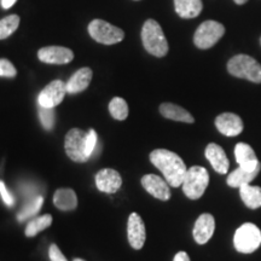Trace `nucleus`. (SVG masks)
<instances>
[{
	"instance_id": "34",
	"label": "nucleus",
	"mask_w": 261,
	"mask_h": 261,
	"mask_svg": "<svg viewBox=\"0 0 261 261\" xmlns=\"http://www.w3.org/2000/svg\"><path fill=\"white\" fill-rule=\"evenodd\" d=\"M16 2H17V0H0V3H2V8L5 10L11 8Z\"/></svg>"
},
{
	"instance_id": "6",
	"label": "nucleus",
	"mask_w": 261,
	"mask_h": 261,
	"mask_svg": "<svg viewBox=\"0 0 261 261\" xmlns=\"http://www.w3.org/2000/svg\"><path fill=\"white\" fill-rule=\"evenodd\" d=\"M233 244L237 252L250 254L255 252L261 246L260 228L252 223H246L240 226L234 232Z\"/></svg>"
},
{
	"instance_id": "32",
	"label": "nucleus",
	"mask_w": 261,
	"mask_h": 261,
	"mask_svg": "<svg viewBox=\"0 0 261 261\" xmlns=\"http://www.w3.org/2000/svg\"><path fill=\"white\" fill-rule=\"evenodd\" d=\"M50 259L51 261H67L65 256L62 254L60 248L56 244H52L50 247Z\"/></svg>"
},
{
	"instance_id": "9",
	"label": "nucleus",
	"mask_w": 261,
	"mask_h": 261,
	"mask_svg": "<svg viewBox=\"0 0 261 261\" xmlns=\"http://www.w3.org/2000/svg\"><path fill=\"white\" fill-rule=\"evenodd\" d=\"M67 84L62 80H55L44 87L38 97L39 106L45 108H55L62 103L67 93Z\"/></svg>"
},
{
	"instance_id": "18",
	"label": "nucleus",
	"mask_w": 261,
	"mask_h": 261,
	"mask_svg": "<svg viewBox=\"0 0 261 261\" xmlns=\"http://www.w3.org/2000/svg\"><path fill=\"white\" fill-rule=\"evenodd\" d=\"M93 73L89 67H84L81 69L76 70L67 83V91L68 93L75 94L83 92L89 87V85L92 81Z\"/></svg>"
},
{
	"instance_id": "28",
	"label": "nucleus",
	"mask_w": 261,
	"mask_h": 261,
	"mask_svg": "<svg viewBox=\"0 0 261 261\" xmlns=\"http://www.w3.org/2000/svg\"><path fill=\"white\" fill-rule=\"evenodd\" d=\"M39 116H40V121L44 126V128L51 129L55 125V112L54 108H45L40 106L39 109Z\"/></svg>"
},
{
	"instance_id": "24",
	"label": "nucleus",
	"mask_w": 261,
	"mask_h": 261,
	"mask_svg": "<svg viewBox=\"0 0 261 261\" xmlns=\"http://www.w3.org/2000/svg\"><path fill=\"white\" fill-rule=\"evenodd\" d=\"M51 224H52V215L51 214L40 215V217L33 219L31 223L27 225V227H25V236L27 237L37 236L40 231L50 227Z\"/></svg>"
},
{
	"instance_id": "5",
	"label": "nucleus",
	"mask_w": 261,
	"mask_h": 261,
	"mask_svg": "<svg viewBox=\"0 0 261 261\" xmlns=\"http://www.w3.org/2000/svg\"><path fill=\"white\" fill-rule=\"evenodd\" d=\"M87 137L89 130L85 132L81 128H71L65 136V152L74 162L84 163L90 160L91 156L87 154Z\"/></svg>"
},
{
	"instance_id": "13",
	"label": "nucleus",
	"mask_w": 261,
	"mask_h": 261,
	"mask_svg": "<svg viewBox=\"0 0 261 261\" xmlns=\"http://www.w3.org/2000/svg\"><path fill=\"white\" fill-rule=\"evenodd\" d=\"M96 185L99 191L106 194H115L121 188L122 178L115 169L104 168L96 174Z\"/></svg>"
},
{
	"instance_id": "17",
	"label": "nucleus",
	"mask_w": 261,
	"mask_h": 261,
	"mask_svg": "<svg viewBox=\"0 0 261 261\" xmlns=\"http://www.w3.org/2000/svg\"><path fill=\"white\" fill-rule=\"evenodd\" d=\"M205 158L211 162L215 172L220 173V174H226L228 167H230V161L220 145L214 144V143L208 144L205 148Z\"/></svg>"
},
{
	"instance_id": "23",
	"label": "nucleus",
	"mask_w": 261,
	"mask_h": 261,
	"mask_svg": "<svg viewBox=\"0 0 261 261\" xmlns=\"http://www.w3.org/2000/svg\"><path fill=\"white\" fill-rule=\"evenodd\" d=\"M234 158L238 166H253L259 163L255 152L252 146L246 144V143H238L234 148Z\"/></svg>"
},
{
	"instance_id": "3",
	"label": "nucleus",
	"mask_w": 261,
	"mask_h": 261,
	"mask_svg": "<svg viewBox=\"0 0 261 261\" xmlns=\"http://www.w3.org/2000/svg\"><path fill=\"white\" fill-rule=\"evenodd\" d=\"M228 73L240 79L261 84V64L247 55H237L227 63Z\"/></svg>"
},
{
	"instance_id": "4",
	"label": "nucleus",
	"mask_w": 261,
	"mask_h": 261,
	"mask_svg": "<svg viewBox=\"0 0 261 261\" xmlns=\"http://www.w3.org/2000/svg\"><path fill=\"white\" fill-rule=\"evenodd\" d=\"M208 184H210V174L207 169L201 166H192L185 174L181 188L188 198L198 200L203 196Z\"/></svg>"
},
{
	"instance_id": "14",
	"label": "nucleus",
	"mask_w": 261,
	"mask_h": 261,
	"mask_svg": "<svg viewBox=\"0 0 261 261\" xmlns=\"http://www.w3.org/2000/svg\"><path fill=\"white\" fill-rule=\"evenodd\" d=\"M215 126L221 135L226 137H236L243 130L242 119L232 113L220 114L215 119Z\"/></svg>"
},
{
	"instance_id": "19",
	"label": "nucleus",
	"mask_w": 261,
	"mask_h": 261,
	"mask_svg": "<svg viewBox=\"0 0 261 261\" xmlns=\"http://www.w3.org/2000/svg\"><path fill=\"white\" fill-rule=\"evenodd\" d=\"M160 113H161V115L163 117H166V119L168 120H173V121L187 123L195 122L194 116H192L187 109L177 106V104L162 103L161 106H160Z\"/></svg>"
},
{
	"instance_id": "31",
	"label": "nucleus",
	"mask_w": 261,
	"mask_h": 261,
	"mask_svg": "<svg viewBox=\"0 0 261 261\" xmlns=\"http://www.w3.org/2000/svg\"><path fill=\"white\" fill-rule=\"evenodd\" d=\"M0 194H2V198L4 201V203L8 205V207H12L15 203V198L14 196L10 194L8 189H6V185L4 181L0 182Z\"/></svg>"
},
{
	"instance_id": "25",
	"label": "nucleus",
	"mask_w": 261,
	"mask_h": 261,
	"mask_svg": "<svg viewBox=\"0 0 261 261\" xmlns=\"http://www.w3.org/2000/svg\"><path fill=\"white\" fill-rule=\"evenodd\" d=\"M109 112L114 119L123 121L128 116V106H127L126 100L123 98L115 97L109 103Z\"/></svg>"
},
{
	"instance_id": "22",
	"label": "nucleus",
	"mask_w": 261,
	"mask_h": 261,
	"mask_svg": "<svg viewBox=\"0 0 261 261\" xmlns=\"http://www.w3.org/2000/svg\"><path fill=\"white\" fill-rule=\"evenodd\" d=\"M240 195L244 204L250 210L261 207V188L250 184H244L240 188Z\"/></svg>"
},
{
	"instance_id": "7",
	"label": "nucleus",
	"mask_w": 261,
	"mask_h": 261,
	"mask_svg": "<svg viewBox=\"0 0 261 261\" xmlns=\"http://www.w3.org/2000/svg\"><path fill=\"white\" fill-rule=\"evenodd\" d=\"M90 35L97 42L103 45H114L122 41L125 38V33L122 29L110 24L109 22L103 19H93L89 24Z\"/></svg>"
},
{
	"instance_id": "27",
	"label": "nucleus",
	"mask_w": 261,
	"mask_h": 261,
	"mask_svg": "<svg viewBox=\"0 0 261 261\" xmlns=\"http://www.w3.org/2000/svg\"><path fill=\"white\" fill-rule=\"evenodd\" d=\"M42 203H44V197H42V196H37L35 198H33L29 203L24 205L23 210L18 213V221H24L29 219V218H32L33 215L37 214L38 212L41 210Z\"/></svg>"
},
{
	"instance_id": "29",
	"label": "nucleus",
	"mask_w": 261,
	"mask_h": 261,
	"mask_svg": "<svg viewBox=\"0 0 261 261\" xmlns=\"http://www.w3.org/2000/svg\"><path fill=\"white\" fill-rule=\"evenodd\" d=\"M0 75H2V77H15L17 75V70L9 60L2 58L0 60Z\"/></svg>"
},
{
	"instance_id": "30",
	"label": "nucleus",
	"mask_w": 261,
	"mask_h": 261,
	"mask_svg": "<svg viewBox=\"0 0 261 261\" xmlns=\"http://www.w3.org/2000/svg\"><path fill=\"white\" fill-rule=\"evenodd\" d=\"M98 143V137L94 129H89V137H87V154L90 156L93 155L94 149H96Z\"/></svg>"
},
{
	"instance_id": "35",
	"label": "nucleus",
	"mask_w": 261,
	"mask_h": 261,
	"mask_svg": "<svg viewBox=\"0 0 261 261\" xmlns=\"http://www.w3.org/2000/svg\"><path fill=\"white\" fill-rule=\"evenodd\" d=\"M248 0H234V3L238 5H242V4H246Z\"/></svg>"
},
{
	"instance_id": "26",
	"label": "nucleus",
	"mask_w": 261,
	"mask_h": 261,
	"mask_svg": "<svg viewBox=\"0 0 261 261\" xmlns=\"http://www.w3.org/2000/svg\"><path fill=\"white\" fill-rule=\"evenodd\" d=\"M19 25V16L17 15H10L8 17L3 18L0 21V39L9 38L12 33L16 32V29Z\"/></svg>"
},
{
	"instance_id": "10",
	"label": "nucleus",
	"mask_w": 261,
	"mask_h": 261,
	"mask_svg": "<svg viewBox=\"0 0 261 261\" xmlns=\"http://www.w3.org/2000/svg\"><path fill=\"white\" fill-rule=\"evenodd\" d=\"M127 236L128 242L133 249H142L145 243L146 230L144 221L140 218L139 214L132 213L128 217V224H127Z\"/></svg>"
},
{
	"instance_id": "8",
	"label": "nucleus",
	"mask_w": 261,
	"mask_h": 261,
	"mask_svg": "<svg viewBox=\"0 0 261 261\" xmlns=\"http://www.w3.org/2000/svg\"><path fill=\"white\" fill-rule=\"evenodd\" d=\"M225 34V27L217 21H205L195 33L194 42L201 50H207L214 46Z\"/></svg>"
},
{
	"instance_id": "33",
	"label": "nucleus",
	"mask_w": 261,
	"mask_h": 261,
	"mask_svg": "<svg viewBox=\"0 0 261 261\" xmlns=\"http://www.w3.org/2000/svg\"><path fill=\"white\" fill-rule=\"evenodd\" d=\"M173 261H191L190 260V256H189L188 253L185 252H179L175 254L174 259H173Z\"/></svg>"
},
{
	"instance_id": "12",
	"label": "nucleus",
	"mask_w": 261,
	"mask_h": 261,
	"mask_svg": "<svg viewBox=\"0 0 261 261\" xmlns=\"http://www.w3.org/2000/svg\"><path fill=\"white\" fill-rule=\"evenodd\" d=\"M142 185L150 195L161 201H168L171 198V190L168 181L156 174H146L142 178Z\"/></svg>"
},
{
	"instance_id": "21",
	"label": "nucleus",
	"mask_w": 261,
	"mask_h": 261,
	"mask_svg": "<svg viewBox=\"0 0 261 261\" xmlns=\"http://www.w3.org/2000/svg\"><path fill=\"white\" fill-rule=\"evenodd\" d=\"M54 204L61 211H73L77 205V197L71 189H58L54 195Z\"/></svg>"
},
{
	"instance_id": "2",
	"label": "nucleus",
	"mask_w": 261,
	"mask_h": 261,
	"mask_svg": "<svg viewBox=\"0 0 261 261\" xmlns=\"http://www.w3.org/2000/svg\"><path fill=\"white\" fill-rule=\"evenodd\" d=\"M142 41L144 48L155 57H163L168 52V42L161 25L155 19H146L142 29Z\"/></svg>"
},
{
	"instance_id": "20",
	"label": "nucleus",
	"mask_w": 261,
	"mask_h": 261,
	"mask_svg": "<svg viewBox=\"0 0 261 261\" xmlns=\"http://www.w3.org/2000/svg\"><path fill=\"white\" fill-rule=\"evenodd\" d=\"M175 12L181 18L190 19L197 17L202 12V0H174Z\"/></svg>"
},
{
	"instance_id": "1",
	"label": "nucleus",
	"mask_w": 261,
	"mask_h": 261,
	"mask_svg": "<svg viewBox=\"0 0 261 261\" xmlns=\"http://www.w3.org/2000/svg\"><path fill=\"white\" fill-rule=\"evenodd\" d=\"M150 161L160 169L171 187H181L188 168L180 156L167 149H156L150 154Z\"/></svg>"
},
{
	"instance_id": "11",
	"label": "nucleus",
	"mask_w": 261,
	"mask_h": 261,
	"mask_svg": "<svg viewBox=\"0 0 261 261\" xmlns=\"http://www.w3.org/2000/svg\"><path fill=\"white\" fill-rule=\"evenodd\" d=\"M38 58L48 64H67L74 60V52L63 46H46L38 51Z\"/></svg>"
},
{
	"instance_id": "15",
	"label": "nucleus",
	"mask_w": 261,
	"mask_h": 261,
	"mask_svg": "<svg viewBox=\"0 0 261 261\" xmlns=\"http://www.w3.org/2000/svg\"><path fill=\"white\" fill-rule=\"evenodd\" d=\"M261 169V163H256L253 166H240L230 173L227 177V184L231 188H241L244 184H250L254 180Z\"/></svg>"
},
{
	"instance_id": "16",
	"label": "nucleus",
	"mask_w": 261,
	"mask_h": 261,
	"mask_svg": "<svg viewBox=\"0 0 261 261\" xmlns=\"http://www.w3.org/2000/svg\"><path fill=\"white\" fill-rule=\"evenodd\" d=\"M215 230L214 217L210 213H203L196 220L192 234L198 244H205L213 236Z\"/></svg>"
},
{
	"instance_id": "36",
	"label": "nucleus",
	"mask_w": 261,
	"mask_h": 261,
	"mask_svg": "<svg viewBox=\"0 0 261 261\" xmlns=\"http://www.w3.org/2000/svg\"><path fill=\"white\" fill-rule=\"evenodd\" d=\"M73 261H85V260H83V259H74Z\"/></svg>"
}]
</instances>
